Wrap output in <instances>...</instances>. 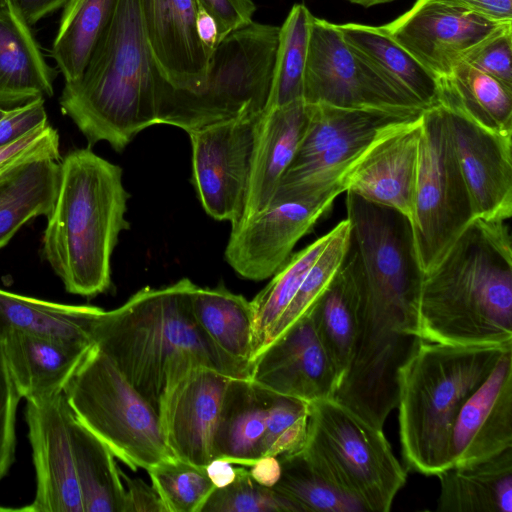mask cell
Listing matches in <instances>:
<instances>
[{
	"label": "cell",
	"instance_id": "51",
	"mask_svg": "<svg viewBox=\"0 0 512 512\" xmlns=\"http://www.w3.org/2000/svg\"><path fill=\"white\" fill-rule=\"evenodd\" d=\"M196 27L198 37L209 57L219 43V30L215 19L198 4Z\"/></svg>",
	"mask_w": 512,
	"mask_h": 512
},
{
	"label": "cell",
	"instance_id": "43",
	"mask_svg": "<svg viewBox=\"0 0 512 512\" xmlns=\"http://www.w3.org/2000/svg\"><path fill=\"white\" fill-rule=\"evenodd\" d=\"M21 399L0 342V481L15 460L16 415Z\"/></svg>",
	"mask_w": 512,
	"mask_h": 512
},
{
	"label": "cell",
	"instance_id": "21",
	"mask_svg": "<svg viewBox=\"0 0 512 512\" xmlns=\"http://www.w3.org/2000/svg\"><path fill=\"white\" fill-rule=\"evenodd\" d=\"M0 342L21 398L31 402L63 393L94 344L66 342L19 331L2 333Z\"/></svg>",
	"mask_w": 512,
	"mask_h": 512
},
{
	"label": "cell",
	"instance_id": "3",
	"mask_svg": "<svg viewBox=\"0 0 512 512\" xmlns=\"http://www.w3.org/2000/svg\"><path fill=\"white\" fill-rule=\"evenodd\" d=\"M129 193L120 166L91 147L69 151L59 162V183L42 237V255L68 293L87 298L109 291L111 256Z\"/></svg>",
	"mask_w": 512,
	"mask_h": 512
},
{
	"label": "cell",
	"instance_id": "11",
	"mask_svg": "<svg viewBox=\"0 0 512 512\" xmlns=\"http://www.w3.org/2000/svg\"><path fill=\"white\" fill-rule=\"evenodd\" d=\"M306 104L324 103L353 109L420 112L343 39L336 24L313 17L303 78Z\"/></svg>",
	"mask_w": 512,
	"mask_h": 512
},
{
	"label": "cell",
	"instance_id": "10",
	"mask_svg": "<svg viewBox=\"0 0 512 512\" xmlns=\"http://www.w3.org/2000/svg\"><path fill=\"white\" fill-rule=\"evenodd\" d=\"M264 111L245 113L187 132L192 183L205 212L238 223L244 213L255 141Z\"/></svg>",
	"mask_w": 512,
	"mask_h": 512
},
{
	"label": "cell",
	"instance_id": "1",
	"mask_svg": "<svg viewBox=\"0 0 512 512\" xmlns=\"http://www.w3.org/2000/svg\"><path fill=\"white\" fill-rule=\"evenodd\" d=\"M417 336L451 345L512 344V242L507 220L475 218L423 275Z\"/></svg>",
	"mask_w": 512,
	"mask_h": 512
},
{
	"label": "cell",
	"instance_id": "2",
	"mask_svg": "<svg viewBox=\"0 0 512 512\" xmlns=\"http://www.w3.org/2000/svg\"><path fill=\"white\" fill-rule=\"evenodd\" d=\"M196 286L187 278L158 289L146 286L104 311L93 328L94 344L157 411L167 381L190 366L251 380V364L219 349L197 323L191 307Z\"/></svg>",
	"mask_w": 512,
	"mask_h": 512
},
{
	"label": "cell",
	"instance_id": "27",
	"mask_svg": "<svg viewBox=\"0 0 512 512\" xmlns=\"http://www.w3.org/2000/svg\"><path fill=\"white\" fill-rule=\"evenodd\" d=\"M105 310L62 304L0 288V335L19 331L56 340L93 344L92 332Z\"/></svg>",
	"mask_w": 512,
	"mask_h": 512
},
{
	"label": "cell",
	"instance_id": "7",
	"mask_svg": "<svg viewBox=\"0 0 512 512\" xmlns=\"http://www.w3.org/2000/svg\"><path fill=\"white\" fill-rule=\"evenodd\" d=\"M300 453L325 481L357 501L365 512H388L407 480L383 428L333 397L309 403Z\"/></svg>",
	"mask_w": 512,
	"mask_h": 512
},
{
	"label": "cell",
	"instance_id": "34",
	"mask_svg": "<svg viewBox=\"0 0 512 512\" xmlns=\"http://www.w3.org/2000/svg\"><path fill=\"white\" fill-rule=\"evenodd\" d=\"M308 316L334 367L339 386L351 364L356 339L354 293L342 265Z\"/></svg>",
	"mask_w": 512,
	"mask_h": 512
},
{
	"label": "cell",
	"instance_id": "17",
	"mask_svg": "<svg viewBox=\"0 0 512 512\" xmlns=\"http://www.w3.org/2000/svg\"><path fill=\"white\" fill-rule=\"evenodd\" d=\"M421 119L422 115L383 132L343 176L344 192L392 208L411 221Z\"/></svg>",
	"mask_w": 512,
	"mask_h": 512
},
{
	"label": "cell",
	"instance_id": "33",
	"mask_svg": "<svg viewBox=\"0 0 512 512\" xmlns=\"http://www.w3.org/2000/svg\"><path fill=\"white\" fill-rule=\"evenodd\" d=\"M69 429L84 512H124L125 487L111 450L73 414Z\"/></svg>",
	"mask_w": 512,
	"mask_h": 512
},
{
	"label": "cell",
	"instance_id": "41",
	"mask_svg": "<svg viewBox=\"0 0 512 512\" xmlns=\"http://www.w3.org/2000/svg\"><path fill=\"white\" fill-rule=\"evenodd\" d=\"M201 512H300L298 507L273 487L257 483L245 467H237L235 480L216 488Z\"/></svg>",
	"mask_w": 512,
	"mask_h": 512
},
{
	"label": "cell",
	"instance_id": "15",
	"mask_svg": "<svg viewBox=\"0 0 512 512\" xmlns=\"http://www.w3.org/2000/svg\"><path fill=\"white\" fill-rule=\"evenodd\" d=\"M36 491L26 512H84L69 429L71 409L63 393L26 401Z\"/></svg>",
	"mask_w": 512,
	"mask_h": 512
},
{
	"label": "cell",
	"instance_id": "8",
	"mask_svg": "<svg viewBox=\"0 0 512 512\" xmlns=\"http://www.w3.org/2000/svg\"><path fill=\"white\" fill-rule=\"evenodd\" d=\"M63 394L75 417L130 469L147 470L175 459L157 409L97 345L87 352Z\"/></svg>",
	"mask_w": 512,
	"mask_h": 512
},
{
	"label": "cell",
	"instance_id": "4",
	"mask_svg": "<svg viewBox=\"0 0 512 512\" xmlns=\"http://www.w3.org/2000/svg\"><path fill=\"white\" fill-rule=\"evenodd\" d=\"M59 105L89 147L105 141L122 151L139 132L158 124L156 65L138 0H119L82 76L64 84Z\"/></svg>",
	"mask_w": 512,
	"mask_h": 512
},
{
	"label": "cell",
	"instance_id": "37",
	"mask_svg": "<svg viewBox=\"0 0 512 512\" xmlns=\"http://www.w3.org/2000/svg\"><path fill=\"white\" fill-rule=\"evenodd\" d=\"M331 232L291 255L270 282L251 301L254 311L253 359L264 348L266 337L288 306L306 274L328 243Z\"/></svg>",
	"mask_w": 512,
	"mask_h": 512
},
{
	"label": "cell",
	"instance_id": "47",
	"mask_svg": "<svg viewBox=\"0 0 512 512\" xmlns=\"http://www.w3.org/2000/svg\"><path fill=\"white\" fill-rule=\"evenodd\" d=\"M120 475L125 487L124 512H166L163 502L151 484L143 479L131 477L120 469Z\"/></svg>",
	"mask_w": 512,
	"mask_h": 512
},
{
	"label": "cell",
	"instance_id": "50",
	"mask_svg": "<svg viewBox=\"0 0 512 512\" xmlns=\"http://www.w3.org/2000/svg\"><path fill=\"white\" fill-rule=\"evenodd\" d=\"M249 468L252 479L266 487H274L281 477V464L276 456L262 457Z\"/></svg>",
	"mask_w": 512,
	"mask_h": 512
},
{
	"label": "cell",
	"instance_id": "53",
	"mask_svg": "<svg viewBox=\"0 0 512 512\" xmlns=\"http://www.w3.org/2000/svg\"><path fill=\"white\" fill-rule=\"evenodd\" d=\"M353 4H357L363 7H371L379 4L389 3L395 0H347Z\"/></svg>",
	"mask_w": 512,
	"mask_h": 512
},
{
	"label": "cell",
	"instance_id": "36",
	"mask_svg": "<svg viewBox=\"0 0 512 512\" xmlns=\"http://www.w3.org/2000/svg\"><path fill=\"white\" fill-rule=\"evenodd\" d=\"M313 15L303 4H294L280 26L273 79L265 110L302 99Z\"/></svg>",
	"mask_w": 512,
	"mask_h": 512
},
{
	"label": "cell",
	"instance_id": "45",
	"mask_svg": "<svg viewBox=\"0 0 512 512\" xmlns=\"http://www.w3.org/2000/svg\"><path fill=\"white\" fill-rule=\"evenodd\" d=\"M47 123L44 98L8 109L0 118V146L12 143Z\"/></svg>",
	"mask_w": 512,
	"mask_h": 512
},
{
	"label": "cell",
	"instance_id": "16",
	"mask_svg": "<svg viewBox=\"0 0 512 512\" xmlns=\"http://www.w3.org/2000/svg\"><path fill=\"white\" fill-rule=\"evenodd\" d=\"M442 106L475 218L510 219L512 133L490 131L459 111Z\"/></svg>",
	"mask_w": 512,
	"mask_h": 512
},
{
	"label": "cell",
	"instance_id": "5",
	"mask_svg": "<svg viewBox=\"0 0 512 512\" xmlns=\"http://www.w3.org/2000/svg\"><path fill=\"white\" fill-rule=\"evenodd\" d=\"M511 348L418 339L397 372L399 437L408 469L437 476L451 467L452 433L462 406Z\"/></svg>",
	"mask_w": 512,
	"mask_h": 512
},
{
	"label": "cell",
	"instance_id": "14",
	"mask_svg": "<svg viewBox=\"0 0 512 512\" xmlns=\"http://www.w3.org/2000/svg\"><path fill=\"white\" fill-rule=\"evenodd\" d=\"M230 378L194 365L167 381L158 415L165 443L175 459L200 468L214 459V439Z\"/></svg>",
	"mask_w": 512,
	"mask_h": 512
},
{
	"label": "cell",
	"instance_id": "25",
	"mask_svg": "<svg viewBox=\"0 0 512 512\" xmlns=\"http://www.w3.org/2000/svg\"><path fill=\"white\" fill-rule=\"evenodd\" d=\"M267 389L250 379L230 378L214 439V458L244 467L265 457Z\"/></svg>",
	"mask_w": 512,
	"mask_h": 512
},
{
	"label": "cell",
	"instance_id": "40",
	"mask_svg": "<svg viewBox=\"0 0 512 512\" xmlns=\"http://www.w3.org/2000/svg\"><path fill=\"white\" fill-rule=\"evenodd\" d=\"M146 471L166 512H201L216 489L205 468L178 459L163 461Z\"/></svg>",
	"mask_w": 512,
	"mask_h": 512
},
{
	"label": "cell",
	"instance_id": "20",
	"mask_svg": "<svg viewBox=\"0 0 512 512\" xmlns=\"http://www.w3.org/2000/svg\"><path fill=\"white\" fill-rule=\"evenodd\" d=\"M512 448V348L462 406L451 439V467Z\"/></svg>",
	"mask_w": 512,
	"mask_h": 512
},
{
	"label": "cell",
	"instance_id": "23",
	"mask_svg": "<svg viewBox=\"0 0 512 512\" xmlns=\"http://www.w3.org/2000/svg\"><path fill=\"white\" fill-rule=\"evenodd\" d=\"M307 123V105L298 99L265 110L255 141L245 219L266 208L291 164Z\"/></svg>",
	"mask_w": 512,
	"mask_h": 512
},
{
	"label": "cell",
	"instance_id": "30",
	"mask_svg": "<svg viewBox=\"0 0 512 512\" xmlns=\"http://www.w3.org/2000/svg\"><path fill=\"white\" fill-rule=\"evenodd\" d=\"M439 104L455 109L480 126L512 133V90L467 62L438 78Z\"/></svg>",
	"mask_w": 512,
	"mask_h": 512
},
{
	"label": "cell",
	"instance_id": "48",
	"mask_svg": "<svg viewBox=\"0 0 512 512\" xmlns=\"http://www.w3.org/2000/svg\"><path fill=\"white\" fill-rule=\"evenodd\" d=\"M487 19L512 22V0H451Z\"/></svg>",
	"mask_w": 512,
	"mask_h": 512
},
{
	"label": "cell",
	"instance_id": "35",
	"mask_svg": "<svg viewBox=\"0 0 512 512\" xmlns=\"http://www.w3.org/2000/svg\"><path fill=\"white\" fill-rule=\"evenodd\" d=\"M306 127L291 162L296 165L317 155L338 139L367 127L403 122L419 118L420 112H391L353 109L324 103L306 104Z\"/></svg>",
	"mask_w": 512,
	"mask_h": 512
},
{
	"label": "cell",
	"instance_id": "29",
	"mask_svg": "<svg viewBox=\"0 0 512 512\" xmlns=\"http://www.w3.org/2000/svg\"><path fill=\"white\" fill-rule=\"evenodd\" d=\"M59 183V162L36 160L0 174V249L32 219L51 213Z\"/></svg>",
	"mask_w": 512,
	"mask_h": 512
},
{
	"label": "cell",
	"instance_id": "18",
	"mask_svg": "<svg viewBox=\"0 0 512 512\" xmlns=\"http://www.w3.org/2000/svg\"><path fill=\"white\" fill-rule=\"evenodd\" d=\"M251 380L307 403L333 397L339 383L308 315L255 357Z\"/></svg>",
	"mask_w": 512,
	"mask_h": 512
},
{
	"label": "cell",
	"instance_id": "9",
	"mask_svg": "<svg viewBox=\"0 0 512 512\" xmlns=\"http://www.w3.org/2000/svg\"><path fill=\"white\" fill-rule=\"evenodd\" d=\"M475 219L441 104L422 114L411 227L423 273L432 270Z\"/></svg>",
	"mask_w": 512,
	"mask_h": 512
},
{
	"label": "cell",
	"instance_id": "54",
	"mask_svg": "<svg viewBox=\"0 0 512 512\" xmlns=\"http://www.w3.org/2000/svg\"><path fill=\"white\" fill-rule=\"evenodd\" d=\"M6 113V109L0 108V118Z\"/></svg>",
	"mask_w": 512,
	"mask_h": 512
},
{
	"label": "cell",
	"instance_id": "38",
	"mask_svg": "<svg viewBox=\"0 0 512 512\" xmlns=\"http://www.w3.org/2000/svg\"><path fill=\"white\" fill-rule=\"evenodd\" d=\"M330 232L328 243L309 269L288 306L270 329L263 350L308 315L340 269L348 246V220H342Z\"/></svg>",
	"mask_w": 512,
	"mask_h": 512
},
{
	"label": "cell",
	"instance_id": "44",
	"mask_svg": "<svg viewBox=\"0 0 512 512\" xmlns=\"http://www.w3.org/2000/svg\"><path fill=\"white\" fill-rule=\"evenodd\" d=\"M512 30L493 39L466 62L512 90Z\"/></svg>",
	"mask_w": 512,
	"mask_h": 512
},
{
	"label": "cell",
	"instance_id": "28",
	"mask_svg": "<svg viewBox=\"0 0 512 512\" xmlns=\"http://www.w3.org/2000/svg\"><path fill=\"white\" fill-rule=\"evenodd\" d=\"M398 123L401 122L357 130L312 158L289 166L270 203L316 196L337 186L343 188L341 180L349 168L383 132Z\"/></svg>",
	"mask_w": 512,
	"mask_h": 512
},
{
	"label": "cell",
	"instance_id": "49",
	"mask_svg": "<svg viewBox=\"0 0 512 512\" xmlns=\"http://www.w3.org/2000/svg\"><path fill=\"white\" fill-rule=\"evenodd\" d=\"M25 21L32 27L60 10L69 0H11Z\"/></svg>",
	"mask_w": 512,
	"mask_h": 512
},
{
	"label": "cell",
	"instance_id": "46",
	"mask_svg": "<svg viewBox=\"0 0 512 512\" xmlns=\"http://www.w3.org/2000/svg\"><path fill=\"white\" fill-rule=\"evenodd\" d=\"M216 21L221 40L228 33L253 21L256 6L252 0H196Z\"/></svg>",
	"mask_w": 512,
	"mask_h": 512
},
{
	"label": "cell",
	"instance_id": "52",
	"mask_svg": "<svg viewBox=\"0 0 512 512\" xmlns=\"http://www.w3.org/2000/svg\"><path fill=\"white\" fill-rule=\"evenodd\" d=\"M205 471L215 488H223L231 484L237 475V467L233 466L227 460L214 458L207 466Z\"/></svg>",
	"mask_w": 512,
	"mask_h": 512
},
{
	"label": "cell",
	"instance_id": "32",
	"mask_svg": "<svg viewBox=\"0 0 512 512\" xmlns=\"http://www.w3.org/2000/svg\"><path fill=\"white\" fill-rule=\"evenodd\" d=\"M191 307L197 323L219 349L237 361L251 364L254 340L251 301L223 285L196 286Z\"/></svg>",
	"mask_w": 512,
	"mask_h": 512
},
{
	"label": "cell",
	"instance_id": "24",
	"mask_svg": "<svg viewBox=\"0 0 512 512\" xmlns=\"http://www.w3.org/2000/svg\"><path fill=\"white\" fill-rule=\"evenodd\" d=\"M343 39L398 94L419 109L439 104L438 79L381 26L336 24Z\"/></svg>",
	"mask_w": 512,
	"mask_h": 512
},
{
	"label": "cell",
	"instance_id": "13",
	"mask_svg": "<svg viewBox=\"0 0 512 512\" xmlns=\"http://www.w3.org/2000/svg\"><path fill=\"white\" fill-rule=\"evenodd\" d=\"M344 192L341 186L316 196L272 202L232 225L225 249L231 268L247 280L272 277L288 260L297 242L329 211Z\"/></svg>",
	"mask_w": 512,
	"mask_h": 512
},
{
	"label": "cell",
	"instance_id": "6",
	"mask_svg": "<svg viewBox=\"0 0 512 512\" xmlns=\"http://www.w3.org/2000/svg\"><path fill=\"white\" fill-rule=\"evenodd\" d=\"M280 26L252 21L224 36L208 61L196 90L171 86L156 68L158 124L186 132L245 113L268 102Z\"/></svg>",
	"mask_w": 512,
	"mask_h": 512
},
{
	"label": "cell",
	"instance_id": "26",
	"mask_svg": "<svg viewBox=\"0 0 512 512\" xmlns=\"http://www.w3.org/2000/svg\"><path fill=\"white\" fill-rule=\"evenodd\" d=\"M440 512H512V448L437 475Z\"/></svg>",
	"mask_w": 512,
	"mask_h": 512
},
{
	"label": "cell",
	"instance_id": "12",
	"mask_svg": "<svg viewBox=\"0 0 512 512\" xmlns=\"http://www.w3.org/2000/svg\"><path fill=\"white\" fill-rule=\"evenodd\" d=\"M383 27L438 79L512 30V22L487 19L451 0H416L408 11Z\"/></svg>",
	"mask_w": 512,
	"mask_h": 512
},
{
	"label": "cell",
	"instance_id": "42",
	"mask_svg": "<svg viewBox=\"0 0 512 512\" xmlns=\"http://www.w3.org/2000/svg\"><path fill=\"white\" fill-rule=\"evenodd\" d=\"M60 158V139L49 123L42 125L16 141L0 146V174L20 164L36 160Z\"/></svg>",
	"mask_w": 512,
	"mask_h": 512
},
{
	"label": "cell",
	"instance_id": "39",
	"mask_svg": "<svg viewBox=\"0 0 512 512\" xmlns=\"http://www.w3.org/2000/svg\"><path fill=\"white\" fill-rule=\"evenodd\" d=\"M277 458L281 477L273 488L290 499L300 512H365L357 501L325 481L300 451Z\"/></svg>",
	"mask_w": 512,
	"mask_h": 512
},
{
	"label": "cell",
	"instance_id": "19",
	"mask_svg": "<svg viewBox=\"0 0 512 512\" xmlns=\"http://www.w3.org/2000/svg\"><path fill=\"white\" fill-rule=\"evenodd\" d=\"M144 35L160 75L193 91L207 74L209 55L196 27V0H138Z\"/></svg>",
	"mask_w": 512,
	"mask_h": 512
},
{
	"label": "cell",
	"instance_id": "31",
	"mask_svg": "<svg viewBox=\"0 0 512 512\" xmlns=\"http://www.w3.org/2000/svg\"><path fill=\"white\" fill-rule=\"evenodd\" d=\"M119 0H69L63 7L50 57L64 78L76 82L109 27Z\"/></svg>",
	"mask_w": 512,
	"mask_h": 512
},
{
	"label": "cell",
	"instance_id": "22",
	"mask_svg": "<svg viewBox=\"0 0 512 512\" xmlns=\"http://www.w3.org/2000/svg\"><path fill=\"white\" fill-rule=\"evenodd\" d=\"M55 76L31 26L11 0H0V108L51 97Z\"/></svg>",
	"mask_w": 512,
	"mask_h": 512
}]
</instances>
